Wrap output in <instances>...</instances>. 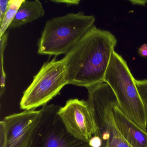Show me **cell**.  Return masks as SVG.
I'll list each match as a JSON object with an SVG mask.
<instances>
[{"label":"cell","mask_w":147,"mask_h":147,"mask_svg":"<svg viewBox=\"0 0 147 147\" xmlns=\"http://www.w3.org/2000/svg\"><path fill=\"white\" fill-rule=\"evenodd\" d=\"M51 2L54 3H57V4H66L67 6L76 5H78L80 2V1L79 0H55V1H51Z\"/></svg>","instance_id":"15"},{"label":"cell","mask_w":147,"mask_h":147,"mask_svg":"<svg viewBox=\"0 0 147 147\" xmlns=\"http://www.w3.org/2000/svg\"><path fill=\"white\" fill-rule=\"evenodd\" d=\"M138 54L142 57H147V44H144L142 45L138 49Z\"/></svg>","instance_id":"16"},{"label":"cell","mask_w":147,"mask_h":147,"mask_svg":"<svg viewBox=\"0 0 147 147\" xmlns=\"http://www.w3.org/2000/svg\"><path fill=\"white\" fill-rule=\"evenodd\" d=\"M95 18L82 12L49 20L38 41L39 55H66L94 26Z\"/></svg>","instance_id":"2"},{"label":"cell","mask_w":147,"mask_h":147,"mask_svg":"<svg viewBox=\"0 0 147 147\" xmlns=\"http://www.w3.org/2000/svg\"><path fill=\"white\" fill-rule=\"evenodd\" d=\"M9 32L7 31L0 37V55H1V89L0 96L2 97L5 91L6 78V74L4 69V54L6 47L7 45Z\"/></svg>","instance_id":"12"},{"label":"cell","mask_w":147,"mask_h":147,"mask_svg":"<svg viewBox=\"0 0 147 147\" xmlns=\"http://www.w3.org/2000/svg\"><path fill=\"white\" fill-rule=\"evenodd\" d=\"M87 101L93 116L96 132L102 147H131L119 131L114 121L113 108L118 105L117 98L109 85L105 82L87 88Z\"/></svg>","instance_id":"4"},{"label":"cell","mask_w":147,"mask_h":147,"mask_svg":"<svg viewBox=\"0 0 147 147\" xmlns=\"http://www.w3.org/2000/svg\"><path fill=\"white\" fill-rule=\"evenodd\" d=\"M44 9L38 0H24L9 29H15L36 20L44 16Z\"/></svg>","instance_id":"10"},{"label":"cell","mask_w":147,"mask_h":147,"mask_svg":"<svg viewBox=\"0 0 147 147\" xmlns=\"http://www.w3.org/2000/svg\"><path fill=\"white\" fill-rule=\"evenodd\" d=\"M113 113L119 131L131 147H147V132L141 129L125 115L118 105L113 107Z\"/></svg>","instance_id":"9"},{"label":"cell","mask_w":147,"mask_h":147,"mask_svg":"<svg viewBox=\"0 0 147 147\" xmlns=\"http://www.w3.org/2000/svg\"><path fill=\"white\" fill-rule=\"evenodd\" d=\"M40 113L24 110L5 117L0 122V147H29Z\"/></svg>","instance_id":"7"},{"label":"cell","mask_w":147,"mask_h":147,"mask_svg":"<svg viewBox=\"0 0 147 147\" xmlns=\"http://www.w3.org/2000/svg\"><path fill=\"white\" fill-rule=\"evenodd\" d=\"M67 84L64 61L62 59L57 61L55 57L50 61L45 63L34 76L32 82L23 93L20 108L36 110L48 105Z\"/></svg>","instance_id":"5"},{"label":"cell","mask_w":147,"mask_h":147,"mask_svg":"<svg viewBox=\"0 0 147 147\" xmlns=\"http://www.w3.org/2000/svg\"><path fill=\"white\" fill-rule=\"evenodd\" d=\"M60 107L54 104L42 107L29 147H91L88 142L67 130L58 114Z\"/></svg>","instance_id":"6"},{"label":"cell","mask_w":147,"mask_h":147,"mask_svg":"<svg viewBox=\"0 0 147 147\" xmlns=\"http://www.w3.org/2000/svg\"><path fill=\"white\" fill-rule=\"evenodd\" d=\"M24 1V0H10L6 12L2 22L0 23V37L3 36L9 28Z\"/></svg>","instance_id":"11"},{"label":"cell","mask_w":147,"mask_h":147,"mask_svg":"<svg viewBox=\"0 0 147 147\" xmlns=\"http://www.w3.org/2000/svg\"><path fill=\"white\" fill-rule=\"evenodd\" d=\"M136 84L141 100L147 111V80H136Z\"/></svg>","instance_id":"13"},{"label":"cell","mask_w":147,"mask_h":147,"mask_svg":"<svg viewBox=\"0 0 147 147\" xmlns=\"http://www.w3.org/2000/svg\"><path fill=\"white\" fill-rule=\"evenodd\" d=\"M117 39L93 26L62 58L68 84L87 88L104 82Z\"/></svg>","instance_id":"1"},{"label":"cell","mask_w":147,"mask_h":147,"mask_svg":"<svg viewBox=\"0 0 147 147\" xmlns=\"http://www.w3.org/2000/svg\"><path fill=\"white\" fill-rule=\"evenodd\" d=\"M104 82L112 89L123 114L147 132V111L138 93L136 80L126 62L115 51L111 57Z\"/></svg>","instance_id":"3"},{"label":"cell","mask_w":147,"mask_h":147,"mask_svg":"<svg viewBox=\"0 0 147 147\" xmlns=\"http://www.w3.org/2000/svg\"><path fill=\"white\" fill-rule=\"evenodd\" d=\"M58 114L67 130L76 138L88 142L96 133L93 116L87 101L70 99L64 106L60 107Z\"/></svg>","instance_id":"8"},{"label":"cell","mask_w":147,"mask_h":147,"mask_svg":"<svg viewBox=\"0 0 147 147\" xmlns=\"http://www.w3.org/2000/svg\"><path fill=\"white\" fill-rule=\"evenodd\" d=\"M10 0L0 1V23L2 22L3 18L8 8Z\"/></svg>","instance_id":"14"}]
</instances>
